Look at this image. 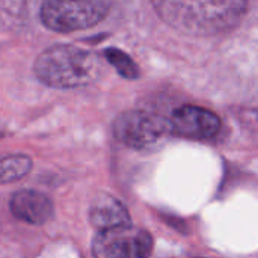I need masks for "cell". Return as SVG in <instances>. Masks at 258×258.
Returning <instances> with one entry per match:
<instances>
[{"label": "cell", "mask_w": 258, "mask_h": 258, "mask_svg": "<svg viewBox=\"0 0 258 258\" xmlns=\"http://www.w3.org/2000/svg\"><path fill=\"white\" fill-rule=\"evenodd\" d=\"M171 133L186 139H209L221 130V118L200 106H181L169 119Z\"/></svg>", "instance_id": "8992f818"}, {"label": "cell", "mask_w": 258, "mask_h": 258, "mask_svg": "<svg viewBox=\"0 0 258 258\" xmlns=\"http://www.w3.org/2000/svg\"><path fill=\"white\" fill-rule=\"evenodd\" d=\"M89 219L100 231L130 224V215L125 206L118 198L107 194H101L94 200L89 209Z\"/></svg>", "instance_id": "ba28073f"}, {"label": "cell", "mask_w": 258, "mask_h": 258, "mask_svg": "<svg viewBox=\"0 0 258 258\" xmlns=\"http://www.w3.org/2000/svg\"><path fill=\"white\" fill-rule=\"evenodd\" d=\"M32 169V160L27 156L15 154L0 159V183L21 180Z\"/></svg>", "instance_id": "9c48e42d"}, {"label": "cell", "mask_w": 258, "mask_h": 258, "mask_svg": "<svg viewBox=\"0 0 258 258\" xmlns=\"http://www.w3.org/2000/svg\"><path fill=\"white\" fill-rule=\"evenodd\" d=\"M151 3L166 24L198 36L230 32L248 12V0H151Z\"/></svg>", "instance_id": "6da1fadb"}, {"label": "cell", "mask_w": 258, "mask_h": 258, "mask_svg": "<svg viewBox=\"0 0 258 258\" xmlns=\"http://www.w3.org/2000/svg\"><path fill=\"white\" fill-rule=\"evenodd\" d=\"M11 212L20 221L42 225L53 216V204L47 195L36 190H18L12 195Z\"/></svg>", "instance_id": "52a82bcc"}, {"label": "cell", "mask_w": 258, "mask_h": 258, "mask_svg": "<svg viewBox=\"0 0 258 258\" xmlns=\"http://www.w3.org/2000/svg\"><path fill=\"white\" fill-rule=\"evenodd\" d=\"M110 8L112 0H44L39 17L47 29L70 33L98 24Z\"/></svg>", "instance_id": "3957f363"}, {"label": "cell", "mask_w": 258, "mask_h": 258, "mask_svg": "<svg viewBox=\"0 0 258 258\" xmlns=\"http://www.w3.org/2000/svg\"><path fill=\"white\" fill-rule=\"evenodd\" d=\"M151 251V234L130 224L100 231L92 243L95 258H150Z\"/></svg>", "instance_id": "5b68a950"}, {"label": "cell", "mask_w": 258, "mask_h": 258, "mask_svg": "<svg viewBox=\"0 0 258 258\" xmlns=\"http://www.w3.org/2000/svg\"><path fill=\"white\" fill-rule=\"evenodd\" d=\"M171 133L169 121L154 112L133 109L122 112L113 122V135L133 150H151Z\"/></svg>", "instance_id": "277c9868"}, {"label": "cell", "mask_w": 258, "mask_h": 258, "mask_svg": "<svg viewBox=\"0 0 258 258\" xmlns=\"http://www.w3.org/2000/svg\"><path fill=\"white\" fill-rule=\"evenodd\" d=\"M38 80L54 89H76L94 83L103 65L100 57L73 44H56L45 48L35 60Z\"/></svg>", "instance_id": "7a4b0ae2"}, {"label": "cell", "mask_w": 258, "mask_h": 258, "mask_svg": "<svg viewBox=\"0 0 258 258\" xmlns=\"http://www.w3.org/2000/svg\"><path fill=\"white\" fill-rule=\"evenodd\" d=\"M104 57L106 60L124 77V79H130L135 80L139 77V68L135 63V60L122 50L116 48V47H110L104 50Z\"/></svg>", "instance_id": "30bf717a"}]
</instances>
